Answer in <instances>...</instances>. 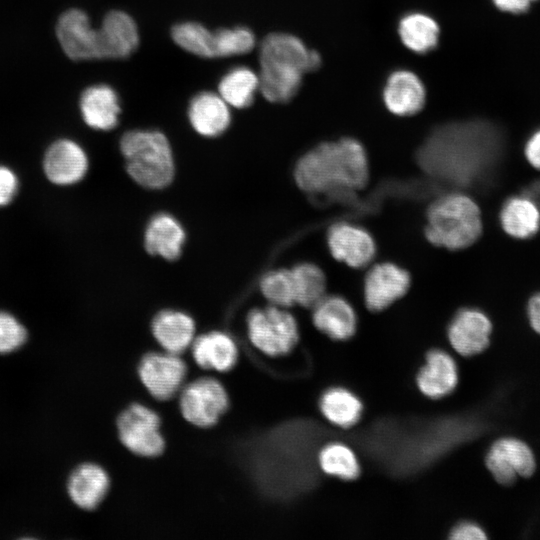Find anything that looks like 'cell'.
<instances>
[{
  "mask_svg": "<svg viewBox=\"0 0 540 540\" xmlns=\"http://www.w3.org/2000/svg\"><path fill=\"white\" fill-rule=\"evenodd\" d=\"M229 105L214 92H201L190 102L188 118L193 129L204 137H217L231 123Z\"/></svg>",
  "mask_w": 540,
  "mask_h": 540,
  "instance_id": "obj_22",
  "label": "cell"
},
{
  "mask_svg": "<svg viewBox=\"0 0 540 540\" xmlns=\"http://www.w3.org/2000/svg\"><path fill=\"white\" fill-rule=\"evenodd\" d=\"M290 269L296 304L312 309L326 296L327 281L324 272L312 263H300Z\"/></svg>",
  "mask_w": 540,
  "mask_h": 540,
  "instance_id": "obj_32",
  "label": "cell"
},
{
  "mask_svg": "<svg viewBox=\"0 0 540 540\" xmlns=\"http://www.w3.org/2000/svg\"><path fill=\"white\" fill-rule=\"evenodd\" d=\"M88 169V158L76 142L62 139L53 143L44 158L47 178L58 185H70L80 181Z\"/></svg>",
  "mask_w": 540,
  "mask_h": 540,
  "instance_id": "obj_16",
  "label": "cell"
},
{
  "mask_svg": "<svg viewBox=\"0 0 540 540\" xmlns=\"http://www.w3.org/2000/svg\"><path fill=\"white\" fill-rule=\"evenodd\" d=\"M255 36L246 27L222 28L214 31V57H227L250 52Z\"/></svg>",
  "mask_w": 540,
  "mask_h": 540,
  "instance_id": "obj_35",
  "label": "cell"
},
{
  "mask_svg": "<svg viewBox=\"0 0 540 540\" xmlns=\"http://www.w3.org/2000/svg\"><path fill=\"white\" fill-rule=\"evenodd\" d=\"M120 150L130 178L139 186L160 190L175 176V160L168 138L157 130L127 131L120 140Z\"/></svg>",
  "mask_w": 540,
  "mask_h": 540,
  "instance_id": "obj_5",
  "label": "cell"
},
{
  "mask_svg": "<svg viewBox=\"0 0 540 540\" xmlns=\"http://www.w3.org/2000/svg\"><path fill=\"white\" fill-rule=\"evenodd\" d=\"M259 288L270 305L287 309L296 304L291 269L278 268L266 272L261 277Z\"/></svg>",
  "mask_w": 540,
  "mask_h": 540,
  "instance_id": "obj_33",
  "label": "cell"
},
{
  "mask_svg": "<svg viewBox=\"0 0 540 540\" xmlns=\"http://www.w3.org/2000/svg\"><path fill=\"white\" fill-rule=\"evenodd\" d=\"M326 432L312 421L279 426L256 449L255 474L263 487L277 495L302 493L317 482L315 449Z\"/></svg>",
  "mask_w": 540,
  "mask_h": 540,
  "instance_id": "obj_2",
  "label": "cell"
},
{
  "mask_svg": "<svg viewBox=\"0 0 540 540\" xmlns=\"http://www.w3.org/2000/svg\"><path fill=\"white\" fill-rule=\"evenodd\" d=\"M185 238L184 228L175 217L158 213L145 228L144 246L149 254L172 261L180 256Z\"/></svg>",
  "mask_w": 540,
  "mask_h": 540,
  "instance_id": "obj_25",
  "label": "cell"
},
{
  "mask_svg": "<svg viewBox=\"0 0 540 540\" xmlns=\"http://www.w3.org/2000/svg\"><path fill=\"white\" fill-rule=\"evenodd\" d=\"M500 224L515 239H528L540 229V209L527 196L509 198L500 211Z\"/></svg>",
  "mask_w": 540,
  "mask_h": 540,
  "instance_id": "obj_27",
  "label": "cell"
},
{
  "mask_svg": "<svg viewBox=\"0 0 540 540\" xmlns=\"http://www.w3.org/2000/svg\"><path fill=\"white\" fill-rule=\"evenodd\" d=\"M312 310L313 324L329 338L344 341L356 332V313L344 298L326 295Z\"/></svg>",
  "mask_w": 540,
  "mask_h": 540,
  "instance_id": "obj_20",
  "label": "cell"
},
{
  "mask_svg": "<svg viewBox=\"0 0 540 540\" xmlns=\"http://www.w3.org/2000/svg\"><path fill=\"white\" fill-rule=\"evenodd\" d=\"M383 98L390 112L399 116H409L423 108L425 88L416 74L398 70L389 76Z\"/></svg>",
  "mask_w": 540,
  "mask_h": 540,
  "instance_id": "obj_21",
  "label": "cell"
},
{
  "mask_svg": "<svg viewBox=\"0 0 540 540\" xmlns=\"http://www.w3.org/2000/svg\"><path fill=\"white\" fill-rule=\"evenodd\" d=\"M327 243L331 255L352 268L367 266L376 254V245L369 232L346 222L329 228Z\"/></svg>",
  "mask_w": 540,
  "mask_h": 540,
  "instance_id": "obj_14",
  "label": "cell"
},
{
  "mask_svg": "<svg viewBox=\"0 0 540 540\" xmlns=\"http://www.w3.org/2000/svg\"><path fill=\"white\" fill-rule=\"evenodd\" d=\"M17 188L18 180L16 175L9 168L0 166V206L11 202Z\"/></svg>",
  "mask_w": 540,
  "mask_h": 540,
  "instance_id": "obj_37",
  "label": "cell"
},
{
  "mask_svg": "<svg viewBox=\"0 0 540 540\" xmlns=\"http://www.w3.org/2000/svg\"><path fill=\"white\" fill-rule=\"evenodd\" d=\"M324 418L339 428H350L361 418L363 404L359 397L344 387L326 389L319 399Z\"/></svg>",
  "mask_w": 540,
  "mask_h": 540,
  "instance_id": "obj_28",
  "label": "cell"
},
{
  "mask_svg": "<svg viewBox=\"0 0 540 540\" xmlns=\"http://www.w3.org/2000/svg\"><path fill=\"white\" fill-rule=\"evenodd\" d=\"M186 374L187 366L180 355L164 350L145 354L138 365L141 383L159 401L169 400L178 394Z\"/></svg>",
  "mask_w": 540,
  "mask_h": 540,
  "instance_id": "obj_10",
  "label": "cell"
},
{
  "mask_svg": "<svg viewBox=\"0 0 540 540\" xmlns=\"http://www.w3.org/2000/svg\"><path fill=\"white\" fill-rule=\"evenodd\" d=\"M26 339L24 326L11 314L0 311V354L17 350Z\"/></svg>",
  "mask_w": 540,
  "mask_h": 540,
  "instance_id": "obj_36",
  "label": "cell"
},
{
  "mask_svg": "<svg viewBox=\"0 0 540 540\" xmlns=\"http://www.w3.org/2000/svg\"><path fill=\"white\" fill-rule=\"evenodd\" d=\"M257 90H259L258 75L244 66L231 69L218 85V94L229 106L235 108L250 106Z\"/></svg>",
  "mask_w": 540,
  "mask_h": 540,
  "instance_id": "obj_30",
  "label": "cell"
},
{
  "mask_svg": "<svg viewBox=\"0 0 540 540\" xmlns=\"http://www.w3.org/2000/svg\"><path fill=\"white\" fill-rule=\"evenodd\" d=\"M229 407L225 387L215 378L201 377L179 392V408L190 424L208 428L215 425Z\"/></svg>",
  "mask_w": 540,
  "mask_h": 540,
  "instance_id": "obj_8",
  "label": "cell"
},
{
  "mask_svg": "<svg viewBox=\"0 0 540 540\" xmlns=\"http://www.w3.org/2000/svg\"><path fill=\"white\" fill-rule=\"evenodd\" d=\"M80 110L85 123L101 131L113 129L121 112L117 93L105 84L92 85L83 91Z\"/></svg>",
  "mask_w": 540,
  "mask_h": 540,
  "instance_id": "obj_26",
  "label": "cell"
},
{
  "mask_svg": "<svg viewBox=\"0 0 540 540\" xmlns=\"http://www.w3.org/2000/svg\"><path fill=\"white\" fill-rule=\"evenodd\" d=\"M524 156L533 168L540 170V129L535 131L526 141Z\"/></svg>",
  "mask_w": 540,
  "mask_h": 540,
  "instance_id": "obj_39",
  "label": "cell"
},
{
  "mask_svg": "<svg viewBox=\"0 0 540 540\" xmlns=\"http://www.w3.org/2000/svg\"><path fill=\"white\" fill-rule=\"evenodd\" d=\"M190 347L195 363L206 370L227 372L238 360V346L226 332L203 333L195 337Z\"/></svg>",
  "mask_w": 540,
  "mask_h": 540,
  "instance_id": "obj_19",
  "label": "cell"
},
{
  "mask_svg": "<svg viewBox=\"0 0 540 540\" xmlns=\"http://www.w3.org/2000/svg\"><path fill=\"white\" fill-rule=\"evenodd\" d=\"M458 368L453 357L441 349L429 351L416 376L419 391L430 399H440L454 391Z\"/></svg>",
  "mask_w": 540,
  "mask_h": 540,
  "instance_id": "obj_17",
  "label": "cell"
},
{
  "mask_svg": "<svg viewBox=\"0 0 540 540\" xmlns=\"http://www.w3.org/2000/svg\"><path fill=\"white\" fill-rule=\"evenodd\" d=\"M317 464L326 475L351 481L360 475V464L355 452L341 442H329L317 453Z\"/></svg>",
  "mask_w": 540,
  "mask_h": 540,
  "instance_id": "obj_31",
  "label": "cell"
},
{
  "mask_svg": "<svg viewBox=\"0 0 540 540\" xmlns=\"http://www.w3.org/2000/svg\"><path fill=\"white\" fill-rule=\"evenodd\" d=\"M259 90L272 103H286L298 92L303 75L319 68L320 55L296 36L271 33L259 51Z\"/></svg>",
  "mask_w": 540,
  "mask_h": 540,
  "instance_id": "obj_4",
  "label": "cell"
},
{
  "mask_svg": "<svg viewBox=\"0 0 540 540\" xmlns=\"http://www.w3.org/2000/svg\"><path fill=\"white\" fill-rule=\"evenodd\" d=\"M247 334L261 353L278 357L290 353L299 339L298 324L286 308L269 305L255 308L247 316Z\"/></svg>",
  "mask_w": 540,
  "mask_h": 540,
  "instance_id": "obj_7",
  "label": "cell"
},
{
  "mask_svg": "<svg viewBox=\"0 0 540 540\" xmlns=\"http://www.w3.org/2000/svg\"><path fill=\"white\" fill-rule=\"evenodd\" d=\"M153 337L161 348L180 355L195 339V322L187 313L165 309L158 312L151 323Z\"/></svg>",
  "mask_w": 540,
  "mask_h": 540,
  "instance_id": "obj_18",
  "label": "cell"
},
{
  "mask_svg": "<svg viewBox=\"0 0 540 540\" xmlns=\"http://www.w3.org/2000/svg\"><path fill=\"white\" fill-rule=\"evenodd\" d=\"M174 42L182 49L204 58H212V31L196 22H183L171 30Z\"/></svg>",
  "mask_w": 540,
  "mask_h": 540,
  "instance_id": "obj_34",
  "label": "cell"
},
{
  "mask_svg": "<svg viewBox=\"0 0 540 540\" xmlns=\"http://www.w3.org/2000/svg\"><path fill=\"white\" fill-rule=\"evenodd\" d=\"M99 33L103 58H126L136 50L139 43L136 23L123 11L107 13Z\"/></svg>",
  "mask_w": 540,
  "mask_h": 540,
  "instance_id": "obj_23",
  "label": "cell"
},
{
  "mask_svg": "<svg viewBox=\"0 0 540 540\" xmlns=\"http://www.w3.org/2000/svg\"><path fill=\"white\" fill-rule=\"evenodd\" d=\"M398 30L403 44L416 53H427L438 44L439 26L426 14L415 12L405 15Z\"/></svg>",
  "mask_w": 540,
  "mask_h": 540,
  "instance_id": "obj_29",
  "label": "cell"
},
{
  "mask_svg": "<svg viewBox=\"0 0 540 540\" xmlns=\"http://www.w3.org/2000/svg\"><path fill=\"white\" fill-rule=\"evenodd\" d=\"M491 333L492 323L485 313L475 308H464L451 320L447 335L458 354L470 357L488 348Z\"/></svg>",
  "mask_w": 540,
  "mask_h": 540,
  "instance_id": "obj_15",
  "label": "cell"
},
{
  "mask_svg": "<svg viewBox=\"0 0 540 540\" xmlns=\"http://www.w3.org/2000/svg\"><path fill=\"white\" fill-rule=\"evenodd\" d=\"M460 420L448 416L408 422L384 420L363 434L362 443L394 474L415 473L461 442L465 433Z\"/></svg>",
  "mask_w": 540,
  "mask_h": 540,
  "instance_id": "obj_1",
  "label": "cell"
},
{
  "mask_svg": "<svg viewBox=\"0 0 540 540\" xmlns=\"http://www.w3.org/2000/svg\"><path fill=\"white\" fill-rule=\"evenodd\" d=\"M449 538L453 540H483L487 538V535L479 525L464 521L451 529Z\"/></svg>",
  "mask_w": 540,
  "mask_h": 540,
  "instance_id": "obj_38",
  "label": "cell"
},
{
  "mask_svg": "<svg viewBox=\"0 0 540 540\" xmlns=\"http://www.w3.org/2000/svg\"><path fill=\"white\" fill-rule=\"evenodd\" d=\"M485 463L493 478L503 485L512 484L518 477H529L536 469L531 448L512 437L496 440L486 454Z\"/></svg>",
  "mask_w": 540,
  "mask_h": 540,
  "instance_id": "obj_11",
  "label": "cell"
},
{
  "mask_svg": "<svg viewBox=\"0 0 540 540\" xmlns=\"http://www.w3.org/2000/svg\"><path fill=\"white\" fill-rule=\"evenodd\" d=\"M535 0H493L495 6L504 12L523 13Z\"/></svg>",
  "mask_w": 540,
  "mask_h": 540,
  "instance_id": "obj_40",
  "label": "cell"
},
{
  "mask_svg": "<svg viewBox=\"0 0 540 540\" xmlns=\"http://www.w3.org/2000/svg\"><path fill=\"white\" fill-rule=\"evenodd\" d=\"M297 185L309 193L332 189L359 190L368 182L366 152L355 139L324 142L304 154L296 163Z\"/></svg>",
  "mask_w": 540,
  "mask_h": 540,
  "instance_id": "obj_3",
  "label": "cell"
},
{
  "mask_svg": "<svg viewBox=\"0 0 540 540\" xmlns=\"http://www.w3.org/2000/svg\"><path fill=\"white\" fill-rule=\"evenodd\" d=\"M530 326L540 334V293L533 295L527 305Z\"/></svg>",
  "mask_w": 540,
  "mask_h": 540,
  "instance_id": "obj_41",
  "label": "cell"
},
{
  "mask_svg": "<svg viewBox=\"0 0 540 540\" xmlns=\"http://www.w3.org/2000/svg\"><path fill=\"white\" fill-rule=\"evenodd\" d=\"M409 273L390 262L374 265L364 280V301L374 312L382 311L402 298L410 286Z\"/></svg>",
  "mask_w": 540,
  "mask_h": 540,
  "instance_id": "obj_13",
  "label": "cell"
},
{
  "mask_svg": "<svg viewBox=\"0 0 540 540\" xmlns=\"http://www.w3.org/2000/svg\"><path fill=\"white\" fill-rule=\"evenodd\" d=\"M158 414L149 407L134 403L121 412L117 431L121 443L141 457L159 456L165 448Z\"/></svg>",
  "mask_w": 540,
  "mask_h": 540,
  "instance_id": "obj_9",
  "label": "cell"
},
{
  "mask_svg": "<svg viewBox=\"0 0 540 540\" xmlns=\"http://www.w3.org/2000/svg\"><path fill=\"white\" fill-rule=\"evenodd\" d=\"M56 33L65 54L72 60L102 59L99 29L91 26L86 13L79 9L64 12L58 20Z\"/></svg>",
  "mask_w": 540,
  "mask_h": 540,
  "instance_id": "obj_12",
  "label": "cell"
},
{
  "mask_svg": "<svg viewBox=\"0 0 540 540\" xmlns=\"http://www.w3.org/2000/svg\"><path fill=\"white\" fill-rule=\"evenodd\" d=\"M109 486V476L101 466L95 463H83L70 474L67 492L76 506L92 510L104 500Z\"/></svg>",
  "mask_w": 540,
  "mask_h": 540,
  "instance_id": "obj_24",
  "label": "cell"
},
{
  "mask_svg": "<svg viewBox=\"0 0 540 540\" xmlns=\"http://www.w3.org/2000/svg\"><path fill=\"white\" fill-rule=\"evenodd\" d=\"M482 227L477 203L465 194L451 193L430 205L425 236L435 246L460 250L478 240Z\"/></svg>",
  "mask_w": 540,
  "mask_h": 540,
  "instance_id": "obj_6",
  "label": "cell"
}]
</instances>
